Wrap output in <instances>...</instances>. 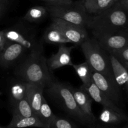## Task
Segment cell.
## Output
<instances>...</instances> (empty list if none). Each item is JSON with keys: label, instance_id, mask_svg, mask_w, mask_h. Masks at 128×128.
<instances>
[{"label": "cell", "instance_id": "ffe728a7", "mask_svg": "<svg viewBox=\"0 0 128 128\" xmlns=\"http://www.w3.org/2000/svg\"><path fill=\"white\" fill-rule=\"evenodd\" d=\"M28 82L20 80L11 84L10 89V101L11 106L16 104L18 101L26 96Z\"/></svg>", "mask_w": 128, "mask_h": 128}, {"label": "cell", "instance_id": "d4e9b609", "mask_svg": "<svg viewBox=\"0 0 128 128\" xmlns=\"http://www.w3.org/2000/svg\"><path fill=\"white\" fill-rule=\"evenodd\" d=\"M121 64L128 69V46L109 52Z\"/></svg>", "mask_w": 128, "mask_h": 128}, {"label": "cell", "instance_id": "4dcf8cb0", "mask_svg": "<svg viewBox=\"0 0 128 128\" xmlns=\"http://www.w3.org/2000/svg\"><path fill=\"white\" fill-rule=\"evenodd\" d=\"M89 128H120L118 127H114L112 126H101V125H96V126H91ZM123 128H128L127 125L125 126Z\"/></svg>", "mask_w": 128, "mask_h": 128}, {"label": "cell", "instance_id": "52a82bcc", "mask_svg": "<svg viewBox=\"0 0 128 128\" xmlns=\"http://www.w3.org/2000/svg\"><path fill=\"white\" fill-rule=\"evenodd\" d=\"M2 31L6 41L20 44L26 49V51L30 52L42 44L36 40L33 34L25 30L19 28H11L2 30Z\"/></svg>", "mask_w": 128, "mask_h": 128}, {"label": "cell", "instance_id": "7a4b0ae2", "mask_svg": "<svg viewBox=\"0 0 128 128\" xmlns=\"http://www.w3.org/2000/svg\"><path fill=\"white\" fill-rule=\"evenodd\" d=\"M127 12L118 1L104 11L90 15L86 27L91 30L93 36L128 30Z\"/></svg>", "mask_w": 128, "mask_h": 128}, {"label": "cell", "instance_id": "7c38bea8", "mask_svg": "<svg viewBox=\"0 0 128 128\" xmlns=\"http://www.w3.org/2000/svg\"><path fill=\"white\" fill-rule=\"evenodd\" d=\"M71 90L75 101L80 110L92 123L95 122L96 119L92 111L91 104L92 100L90 95L81 87L79 89L71 87Z\"/></svg>", "mask_w": 128, "mask_h": 128}, {"label": "cell", "instance_id": "83f0119b", "mask_svg": "<svg viewBox=\"0 0 128 128\" xmlns=\"http://www.w3.org/2000/svg\"><path fill=\"white\" fill-rule=\"evenodd\" d=\"M8 3V0H0V18L3 14Z\"/></svg>", "mask_w": 128, "mask_h": 128}, {"label": "cell", "instance_id": "44dd1931", "mask_svg": "<svg viewBox=\"0 0 128 128\" xmlns=\"http://www.w3.org/2000/svg\"><path fill=\"white\" fill-rule=\"evenodd\" d=\"M55 116L56 115L52 112L51 108L44 97L41 102L38 118L44 125V128H49Z\"/></svg>", "mask_w": 128, "mask_h": 128}, {"label": "cell", "instance_id": "d6986e66", "mask_svg": "<svg viewBox=\"0 0 128 128\" xmlns=\"http://www.w3.org/2000/svg\"><path fill=\"white\" fill-rule=\"evenodd\" d=\"M100 120L103 123L110 125H118L128 120L125 113H120L112 109L103 108L100 115Z\"/></svg>", "mask_w": 128, "mask_h": 128}, {"label": "cell", "instance_id": "9a60e30c", "mask_svg": "<svg viewBox=\"0 0 128 128\" xmlns=\"http://www.w3.org/2000/svg\"><path fill=\"white\" fill-rule=\"evenodd\" d=\"M110 60L115 81L120 88H123L125 90H127L128 88V70L111 54H110Z\"/></svg>", "mask_w": 128, "mask_h": 128}, {"label": "cell", "instance_id": "f1b7e54d", "mask_svg": "<svg viewBox=\"0 0 128 128\" xmlns=\"http://www.w3.org/2000/svg\"><path fill=\"white\" fill-rule=\"evenodd\" d=\"M5 43H6V39H5L3 31L2 30V31H0V50L2 48Z\"/></svg>", "mask_w": 128, "mask_h": 128}, {"label": "cell", "instance_id": "7402d4cb", "mask_svg": "<svg viewBox=\"0 0 128 128\" xmlns=\"http://www.w3.org/2000/svg\"><path fill=\"white\" fill-rule=\"evenodd\" d=\"M12 116L30 117L34 116L26 96L12 107Z\"/></svg>", "mask_w": 128, "mask_h": 128}, {"label": "cell", "instance_id": "603a6c76", "mask_svg": "<svg viewBox=\"0 0 128 128\" xmlns=\"http://www.w3.org/2000/svg\"><path fill=\"white\" fill-rule=\"evenodd\" d=\"M46 7L41 6H34L29 9L23 17V20L29 22H39L46 17L48 13Z\"/></svg>", "mask_w": 128, "mask_h": 128}, {"label": "cell", "instance_id": "5bb4252c", "mask_svg": "<svg viewBox=\"0 0 128 128\" xmlns=\"http://www.w3.org/2000/svg\"><path fill=\"white\" fill-rule=\"evenodd\" d=\"M45 86L36 84H27L26 98L30 104L34 116L38 117L41 102L43 99V91Z\"/></svg>", "mask_w": 128, "mask_h": 128}, {"label": "cell", "instance_id": "6da1fadb", "mask_svg": "<svg viewBox=\"0 0 128 128\" xmlns=\"http://www.w3.org/2000/svg\"><path fill=\"white\" fill-rule=\"evenodd\" d=\"M15 74L24 82L46 86L54 80L47 66L43 54V46L30 52L26 60L16 67Z\"/></svg>", "mask_w": 128, "mask_h": 128}, {"label": "cell", "instance_id": "ba28073f", "mask_svg": "<svg viewBox=\"0 0 128 128\" xmlns=\"http://www.w3.org/2000/svg\"><path fill=\"white\" fill-rule=\"evenodd\" d=\"M101 48L108 52L128 46V30L102 34L93 36Z\"/></svg>", "mask_w": 128, "mask_h": 128}, {"label": "cell", "instance_id": "1f68e13d", "mask_svg": "<svg viewBox=\"0 0 128 128\" xmlns=\"http://www.w3.org/2000/svg\"><path fill=\"white\" fill-rule=\"evenodd\" d=\"M0 128H5V127H3V126H0Z\"/></svg>", "mask_w": 128, "mask_h": 128}, {"label": "cell", "instance_id": "d6a6232c", "mask_svg": "<svg viewBox=\"0 0 128 128\" xmlns=\"http://www.w3.org/2000/svg\"><path fill=\"white\" fill-rule=\"evenodd\" d=\"M116 1H118V0H116Z\"/></svg>", "mask_w": 128, "mask_h": 128}, {"label": "cell", "instance_id": "9c48e42d", "mask_svg": "<svg viewBox=\"0 0 128 128\" xmlns=\"http://www.w3.org/2000/svg\"><path fill=\"white\" fill-rule=\"evenodd\" d=\"M91 79L96 86L114 103L119 104L121 101V91L116 81L94 71H92L91 72Z\"/></svg>", "mask_w": 128, "mask_h": 128}, {"label": "cell", "instance_id": "484cf974", "mask_svg": "<svg viewBox=\"0 0 128 128\" xmlns=\"http://www.w3.org/2000/svg\"><path fill=\"white\" fill-rule=\"evenodd\" d=\"M49 128H78V127L69 120L56 116Z\"/></svg>", "mask_w": 128, "mask_h": 128}, {"label": "cell", "instance_id": "4316f807", "mask_svg": "<svg viewBox=\"0 0 128 128\" xmlns=\"http://www.w3.org/2000/svg\"><path fill=\"white\" fill-rule=\"evenodd\" d=\"M47 3V6H58V5L70 4L73 1L72 0H40Z\"/></svg>", "mask_w": 128, "mask_h": 128}, {"label": "cell", "instance_id": "8992f818", "mask_svg": "<svg viewBox=\"0 0 128 128\" xmlns=\"http://www.w3.org/2000/svg\"><path fill=\"white\" fill-rule=\"evenodd\" d=\"M52 23L63 33L70 43L80 46L88 38L86 28L74 24L58 18H52Z\"/></svg>", "mask_w": 128, "mask_h": 128}, {"label": "cell", "instance_id": "30bf717a", "mask_svg": "<svg viewBox=\"0 0 128 128\" xmlns=\"http://www.w3.org/2000/svg\"><path fill=\"white\" fill-rule=\"evenodd\" d=\"M24 48L16 42L6 41L0 50V66L10 68L13 66L26 52Z\"/></svg>", "mask_w": 128, "mask_h": 128}, {"label": "cell", "instance_id": "3957f363", "mask_svg": "<svg viewBox=\"0 0 128 128\" xmlns=\"http://www.w3.org/2000/svg\"><path fill=\"white\" fill-rule=\"evenodd\" d=\"M46 92L70 117L84 125L92 122L82 112L75 101L71 87L62 82L52 81L45 86Z\"/></svg>", "mask_w": 128, "mask_h": 128}, {"label": "cell", "instance_id": "4fadbf2b", "mask_svg": "<svg viewBox=\"0 0 128 128\" xmlns=\"http://www.w3.org/2000/svg\"><path fill=\"white\" fill-rule=\"evenodd\" d=\"M81 88L84 89L90 95L92 100L102 105L103 108L112 109L120 113H124L123 110L114 103L106 94H104L96 86L92 80L86 86H81Z\"/></svg>", "mask_w": 128, "mask_h": 128}, {"label": "cell", "instance_id": "277c9868", "mask_svg": "<svg viewBox=\"0 0 128 128\" xmlns=\"http://www.w3.org/2000/svg\"><path fill=\"white\" fill-rule=\"evenodd\" d=\"M81 50L92 71L100 72L105 77L114 80L110 54L102 48L94 38H88L81 45Z\"/></svg>", "mask_w": 128, "mask_h": 128}, {"label": "cell", "instance_id": "8fae6325", "mask_svg": "<svg viewBox=\"0 0 128 128\" xmlns=\"http://www.w3.org/2000/svg\"><path fill=\"white\" fill-rule=\"evenodd\" d=\"M74 46L67 47L65 44L59 45L58 51L56 53L52 54L51 57L47 59V66L50 71L65 66H72L71 60V51Z\"/></svg>", "mask_w": 128, "mask_h": 128}, {"label": "cell", "instance_id": "5b68a950", "mask_svg": "<svg viewBox=\"0 0 128 128\" xmlns=\"http://www.w3.org/2000/svg\"><path fill=\"white\" fill-rule=\"evenodd\" d=\"M46 8L52 18H58L82 27L87 26L90 15L85 10L83 0L73 1L70 4L47 6Z\"/></svg>", "mask_w": 128, "mask_h": 128}, {"label": "cell", "instance_id": "cb8c5ba5", "mask_svg": "<svg viewBox=\"0 0 128 128\" xmlns=\"http://www.w3.org/2000/svg\"><path fill=\"white\" fill-rule=\"evenodd\" d=\"M72 66L82 81V86H86L91 82L92 70L86 61L78 64H72Z\"/></svg>", "mask_w": 128, "mask_h": 128}, {"label": "cell", "instance_id": "f546056e", "mask_svg": "<svg viewBox=\"0 0 128 128\" xmlns=\"http://www.w3.org/2000/svg\"><path fill=\"white\" fill-rule=\"evenodd\" d=\"M120 5L123 8L124 10L128 11V0H118Z\"/></svg>", "mask_w": 128, "mask_h": 128}, {"label": "cell", "instance_id": "e0dca14e", "mask_svg": "<svg viewBox=\"0 0 128 128\" xmlns=\"http://www.w3.org/2000/svg\"><path fill=\"white\" fill-rule=\"evenodd\" d=\"M29 127H36L44 128L39 118L36 116L30 117H20L12 116V120L5 128H24Z\"/></svg>", "mask_w": 128, "mask_h": 128}, {"label": "cell", "instance_id": "2e32d148", "mask_svg": "<svg viewBox=\"0 0 128 128\" xmlns=\"http://www.w3.org/2000/svg\"><path fill=\"white\" fill-rule=\"evenodd\" d=\"M43 40L47 43L52 44L61 45L70 43V41L65 37L61 30L52 23L45 31Z\"/></svg>", "mask_w": 128, "mask_h": 128}, {"label": "cell", "instance_id": "ac0fdd59", "mask_svg": "<svg viewBox=\"0 0 128 128\" xmlns=\"http://www.w3.org/2000/svg\"><path fill=\"white\" fill-rule=\"evenodd\" d=\"M116 0H83V5L89 14H96L112 6Z\"/></svg>", "mask_w": 128, "mask_h": 128}]
</instances>
